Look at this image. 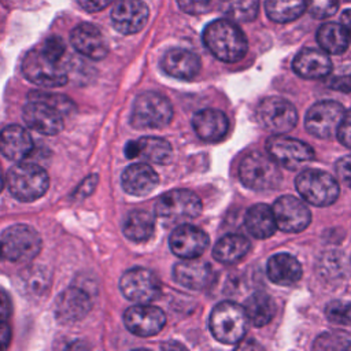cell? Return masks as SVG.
I'll use <instances>...</instances> for the list:
<instances>
[{
  "label": "cell",
  "mask_w": 351,
  "mask_h": 351,
  "mask_svg": "<svg viewBox=\"0 0 351 351\" xmlns=\"http://www.w3.org/2000/svg\"><path fill=\"white\" fill-rule=\"evenodd\" d=\"M203 43L217 59L226 63L243 59L248 47L241 29L229 19H217L208 23L203 32Z\"/></svg>",
  "instance_id": "cell-1"
},
{
  "label": "cell",
  "mask_w": 351,
  "mask_h": 351,
  "mask_svg": "<svg viewBox=\"0 0 351 351\" xmlns=\"http://www.w3.org/2000/svg\"><path fill=\"white\" fill-rule=\"evenodd\" d=\"M23 75L40 86H60L67 82L63 58L47 52L43 47L29 51L22 60Z\"/></svg>",
  "instance_id": "cell-2"
},
{
  "label": "cell",
  "mask_w": 351,
  "mask_h": 351,
  "mask_svg": "<svg viewBox=\"0 0 351 351\" xmlns=\"http://www.w3.org/2000/svg\"><path fill=\"white\" fill-rule=\"evenodd\" d=\"M248 318L241 306L234 302L218 303L210 315L213 336L225 344L239 343L247 330Z\"/></svg>",
  "instance_id": "cell-3"
},
{
  "label": "cell",
  "mask_w": 351,
  "mask_h": 351,
  "mask_svg": "<svg viewBox=\"0 0 351 351\" xmlns=\"http://www.w3.org/2000/svg\"><path fill=\"white\" fill-rule=\"evenodd\" d=\"M173 107L166 96L158 92H144L133 103L130 122L137 129H159L170 123Z\"/></svg>",
  "instance_id": "cell-4"
},
{
  "label": "cell",
  "mask_w": 351,
  "mask_h": 351,
  "mask_svg": "<svg viewBox=\"0 0 351 351\" xmlns=\"http://www.w3.org/2000/svg\"><path fill=\"white\" fill-rule=\"evenodd\" d=\"M5 181L12 196L22 202H33L41 197L49 185L47 171L33 163L15 165L10 169Z\"/></svg>",
  "instance_id": "cell-5"
},
{
  "label": "cell",
  "mask_w": 351,
  "mask_h": 351,
  "mask_svg": "<svg viewBox=\"0 0 351 351\" xmlns=\"http://www.w3.org/2000/svg\"><path fill=\"white\" fill-rule=\"evenodd\" d=\"M239 177L245 186L255 191L274 189L281 182L277 162L262 152H251L244 156L239 166Z\"/></svg>",
  "instance_id": "cell-6"
},
{
  "label": "cell",
  "mask_w": 351,
  "mask_h": 351,
  "mask_svg": "<svg viewBox=\"0 0 351 351\" xmlns=\"http://www.w3.org/2000/svg\"><path fill=\"white\" fill-rule=\"evenodd\" d=\"M202 211V202L188 189H173L163 193L156 204L155 214L169 223H184L196 218Z\"/></svg>",
  "instance_id": "cell-7"
},
{
  "label": "cell",
  "mask_w": 351,
  "mask_h": 351,
  "mask_svg": "<svg viewBox=\"0 0 351 351\" xmlns=\"http://www.w3.org/2000/svg\"><path fill=\"white\" fill-rule=\"evenodd\" d=\"M295 184L300 196L318 207L330 206L339 196V185L336 180L329 173L318 169L303 170L296 177Z\"/></svg>",
  "instance_id": "cell-8"
},
{
  "label": "cell",
  "mask_w": 351,
  "mask_h": 351,
  "mask_svg": "<svg viewBox=\"0 0 351 351\" xmlns=\"http://www.w3.org/2000/svg\"><path fill=\"white\" fill-rule=\"evenodd\" d=\"M4 258L18 263L33 261L41 250V237L29 225L18 223L4 230L1 236Z\"/></svg>",
  "instance_id": "cell-9"
},
{
  "label": "cell",
  "mask_w": 351,
  "mask_h": 351,
  "mask_svg": "<svg viewBox=\"0 0 351 351\" xmlns=\"http://www.w3.org/2000/svg\"><path fill=\"white\" fill-rule=\"evenodd\" d=\"M259 125L274 134H284L292 130L298 122L295 107L282 97H266L256 107Z\"/></svg>",
  "instance_id": "cell-10"
},
{
  "label": "cell",
  "mask_w": 351,
  "mask_h": 351,
  "mask_svg": "<svg viewBox=\"0 0 351 351\" xmlns=\"http://www.w3.org/2000/svg\"><path fill=\"white\" fill-rule=\"evenodd\" d=\"M344 112L343 106L337 101H318L306 114V129L318 138H330L337 133Z\"/></svg>",
  "instance_id": "cell-11"
},
{
  "label": "cell",
  "mask_w": 351,
  "mask_h": 351,
  "mask_svg": "<svg viewBox=\"0 0 351 351\" xmlns=\"http://www.w3.org/2000/svg\"><path fill=\"white\" fill-rule=\"evenodd\" d=\"M266 147L269 155L277 162V165L291 170L299 169L314 158V151L308 144L281 134L270 137Z\"/></svg>",
  "instance_id": "cell-12"
},
{
  "label": "cell",
  "mask_w": 351,
  "mask_h": 351,
  "mask_svg": "<svg viewBox=\"0 0 351 351\" xmlns=\"http://www.w3.org/2000/svg\"><path fill=\"white\" fill-rule=\"evenodd\" d=\"M123 296L136 303H149L159 296L160 285L156 276L144 267H133L125 271L119 281Z\"/></svg>",
  "instance_id": "cell-13"
},
{
  "label": "cell",
  "mask_w": 351,
  "mask_h": 351,
  "mask_svg": "<svg viewBox=\"0 0 351 351\" xmlns=\"http://www.w3.org/2000/svg\"><path fill=\"white\" fill-rule=\"evenodd\" d=\"M277 228L284 232H302L311 221V213L304 202L300 199L285 195L277 199L271 207Z\"/></svg>",
  "instance_id": "cell-14"
},
{
  "label": "cell",
  "mask_w": 351,
  "mask_h": 351,
  "mask_svg": "<svg viewBox=\"0 0 351 351\" xmlns=\"http://www.w3.org/2000/svg\"><path fill=\"white\" fill-rule=\"evenodd\" d=\"M125 326L136 336L148 337L159 333L166 324L165 313L148 303H137L123 314Z\"/></svg>",
  "instance_id": "cell-15"
},
{
  "label": "cell",
  "mask_w": 351,
  "mask_h": 351,
  "mask_svg": "<svg viewBox=\"0 0 351 351\" xmlns=\"http://www.w3.org/2000/svg\"><path fill=\"white\" fill-rule=\"evenodd\" d=\"M22 114L27 126L41 134L53 136L63 129L64 114L47 101L32 99L23 107Z\"/></svg>",
  "instance_id": "cell-16"
},
{
  "label": "cell",
  "mask_w": 351,
  "mask_h": 351,
  "mask_svg": "<svg viewBox=\"0 0 351 351\" xmlns=\"http://www.w3.org/2000/svg\"><path fill=\"white\" fill-rule=\"evenodd\" d=\"M92 302L88 292L80 287H70L60 292L55 302V318L60 324H75L90 310Z\"/></svg>",
  "instance_id": "cell-17"
},
{
  "label": "cell",
  "mask_w": 351,
  "mask_h": 351,
  "mask_svg": "<svg viewBox=\"0 0 351 351\" xmlns=\"http://www.w3.org/2000/svg\"><path fill=\"white\" fill-rule=\"evenodd\" d=\"M171 251L182 259H195L200 256L208 245V236L191 223H180L169 239Z\"/></svg>",
  "instance_id": "cell-18"
},
{
  "label": "cell",
  "mask_w": 351,
  "mask_h": 351,
  "mask_svg": "<svg viewBox=\"0 0 351 351\" xmlns=\"http://www.w3.org/2000/svg\"><path fill=\"white\" fill-rule=\"evenodd\" d=\"M149 10L143 0H119L111 11V22L122 34L140 32L148 21Z\"/></svg>",
  "instance_id": "cell-19"
},
{
  "label": "cell",
  "mask_w": 351,
  "mask_h": 351,
  "mask_svg": "<svg viewBox=\"0 0 351 351\" xmlns=\"http://www.w3.org/2000/svg\"><path fill=\"white\" fill-rule=\"evenodd\" d=\"M70 41L73 47L84 56L100 60L108 52L107 41L103 33L92 23H80L71 32Z\"/></svg>",
  "instance_id": "cell-20"
},
{
  "label": "cell",
  "mask_w": 351,
  "mask_h": 351,
  "mask_svg": "<svg viewBox=\"0 0 351 351\" xmlns=\"http://www.w3.org/2000/svg\"><path fill=\"white\" fill-rule=\"evenodd\" d=\"M128 158H143L151 163L166 165L171 159V145L160 137H141L136 141H129L125 147Z\"/></svg>",
  "instance_id": "cell-21"
},
{
  "label": "cell",
  "mask_w": 351,
  "mask_h": 351,
  "mask_svg": "<svg viewBox=\"0 0 351 351\" xmlns=\"http://www.w3.org/2000/svg\"><path fill=\"white\" fill-rule=\"evenodd\" d=\"M292 67L295 73L303 78L318 80L330 74L332 62L325 51L304 48L295 56Z\"/></svg>",
  "instance_id": "cell-22"
},
{
  "label": "cell",
  "mask_w": 351,
  "mask_h": 351,
  "mask_svg": "<svg viewBox=\"0 0 351 351\" xmlns=\"http://www.w3.org/2000/svg\"><path fill=\"white\" fill-rule=\"evenodd\" d=\"M160 66L166 74L174 78L191 80L200 71V59L188 49L173 48L163 55Z\"/></svg>",
  "instance_id": "cell-23"
},
{
  "label": "cell",
  "mask_w": 351,
  "mask_h": 351,
  "mask_svg": "<svg viewBox=\"0 0 351 351\" xmlns=\"http://www.w3.org/2000/svg\"><path fill=\"white\" fill-rule=\"evenodd\" d=\"M192 126L202 140L217 143L226 136L229 122L222 111L207 108L200 110L193 115Z\"/></svg>",
  "instance_id": "cell-24"
},
{
  "label": "cell",
  "mask_w": 351,
  "mask_h": 351,
  "mask_svg": "<svg viewBox=\"0 0 351 351\" xmlns=\"http://www.w3.org/2000/svg\"><path fill=\"white\" fill-rule=\"evenodd\" d=\"M121 182L128 193L134 196H145L156 188L159 177L149 165L134 163L123 170Z\"/></svg>",
  "instance_id": "cell-25"
},
{
  "label": "cell",
  "mask_w": 351,
  "mask_h": 351,
  "mask_svg": "<svg viewBox=\"0 0 351 351\" xmlns=\"http://www.w3.org/2000/svg\"><path fill=\"white\" fill-rule=\"evenodd\" d=\"M173 274L178 284L189 289L207 288L214 278V270L208 263L193 259H185L177 263L174 266Z\"/></svg>",
  "instance_id": "cell-26"
},
{
  "label": "cell",
  "mask_w": 351,
  "mask_h": 351,
  "mask_svg": "<svg viewBox=\"0 0 351 351\" xmlns=\"http://www.w3.org/2000/svg\"><path fill=\"white\" fill-rule=\"evenodd\" d=\"M33 149V140L26 129L19 125H10L0 132V152L11 160L21 162Z\"/></svg>",
  "instance_id": "cell-27"
},
{
  "label": "cell",
  "mask_w": 351,
  "mask_h": 351,
  "mask_svg": "<svg viewBox=\"0 0 351 351\" xmlns=\"http://www.w3.org/2000/svg\"><path fill=\"white\" fill-rule=\"evenodd\" d=\"M267 276L277 285H292L300 280L302 266L289 254H276L267 262Z\"/></svg>",
  "instance_id": "cell-28"
},
{
  "label": "cell",
  "mask_w": 351,
  "mask_h": 351,
  "mask_svg": "<svg viewBox=\"0 0 351 351\" xmlns=\"http://www.w3.org/2000/svg\"><path fill=\"white\" fill-rule=\"evenodd\" d=\"M245 226L256 239L270 237L277 228L271 207L261 203L248 208L245 214Z\"/></svg>",
  "instance_id": "cell-29"
},
{
  "label": "cell",
  "mask_w": 351,
  "mask_h": 351,
  "mask_svg": "<svg viewBox=\"0 0 351 351\" xmlns=\"http://www.w3.org/2000/svg\"><path fill=\"white\" fill-rule=\"evenodd\" d=\"M248 321L255 326H265L269 324L276 314V303L266 292L252 293L243 306Z\"/></svg>",
  "instance_id": "cell-30"
},
{
  "label": "cell",
  "mask_w": 351,
  "mask_h": 351,
  "mask_svg": "<svg viewBox=\"0 0 351 351\" xmlns=\"http://www.w3.org/2000/svg\"><path fill=\"white\" fill-rule=\"evenodd\" d=\"M250 250V241L241 234H226L221 237L213 250V256L222 263L240 261Z\"/></svg>",
  "instance_id": "cell-31"
},
{
  "label": "cell",
  "mask_w": 351,
  "mask_h": 351,
  "mask_svg": "<svg viewBox=\"0 0 351 351\" xmlns=\"http://www.w3.org/2000/svg\"><path fill=\"white\" fill-rule=\"evenodd\" d=\"M155 218L145 210L130 211L123 222V233L132 241H145L154 234Z\"/></svg>",
  "instance_id": "cell-32"
},
{
  "label": "cell",
  "mask_w": 351,
  "mask_h": 351,
  "mask_svg": "<svg viewBox=\"0 0 351 351\" xmlns=\"http://www.w3.org/2000/svg\"><path fill=\"white\" fill-rule=\"evenodd\" d=\"M317 41L326 53L340 55L347 49L350 40L341 25L328 22L318 29Z\"/></svg>",
  "instance_id": "cell-33"
},
{
  "label": "cell",
  "mask_w": 351,
  "mask_h": 351,
  "mask_svg": "<svg viewBox=\"0 0 351 351\" xmlns=\"http://www.w3.org/2000/svg\"><path fill=\"white\" fill-rule=\"evenodd\" d=\"M304 10V0H266L267 16L277 23L295 21Z\"/></svg>",
  "instance_id": "cell-34"
},
{
  "label": "cell",
  "mask_w": 351,
  "mask_h": 351,
  "mask_svg": "<svg viewBox=\"0 0 351 351\" xmlns=\"http://www.w3.org/2000/svg\"><path fill=\"white\" fill-rule=\"evenodd\" d=\"M219 10L232 22H251L259 10V0H222Z\"/></svg>",
  "instance_id": "cell-35"
},
{
  "label": "cell",
  "mask_w": 351,
  "mask_h": 351,
  "mask_svg": "<svg viewBox=\"0 0 351 351\" xmlns=\"http://www.w3.org/2000/svg\"><path fill=\"white\" fill-rule=\"evenodd\" d=\"M325 314L333 324L348 325L351 324V303L346 300H333L326 306Z\"/></svg>",
  "instance_id": "cell-36"
},
{
  "label": "cell",
  "mask_w": 351,
  "mask_h": 351,
  "mask_svg": "<svg viewBox=\"0 0 351 351\" xmlns=\"http://www.w3.org/2000/svg\"><path fill=\"white\" fill-rule=\"evenodd\" d=\"M350 347L348 336L341 332H330L319 336L314 344L315 350H344Z\"/></svg>",
  "instance_id": "cell-37"
},
{
  "label": "cell",
  "mask_w": 351,
  "mask_h": 351,
  "mask_svg": "<svg viewBox=\"0 0 351 351\" xmlns=\"http://www.w3.org/2000/svg\"><path fill=\"white\" fill-rule=\"evenodd\" d=\"M25 278H23V287L26 289V292L33 293V295H38L44 292V288H48L49 282L45 280V273L44 270H38V269H29L27 271L23 273Z\"/></svg>",
  "instance_id": "cell-38"
},
{
  "label": "cell",
  "mask_w": 351,
  "mask_h": 351,
  "mask_svg": "<svg viewBox=\"0 0 351 351\" xmlns=\"http://www.w3.org/2000/svg\"><path fill=\"white\" fill-rule=\"evenodd\" d=\"M306 10L315 18L322 19L337 11L339 0H304Z\"/></svg>",
  "instance_id": "cell-39"
},
{
  "label": "cell",
  "mask_w": 351,
  "mask_h": 351,
  "mask_svg": "<svg viewBox=\"0 0 351 351\" xmlns=\"http://www.w3.org/2000/svg\"><path fill=\"white\" fill-rule=\"evenodd\" d=\"M32 99H38L43 101H47L49 104H52L53 107H56L59 111H62L63 114L70 112L74 108L73 101L62 95H53V93H44V92H33L30 95Z\"/></svg>",
  "instance_id": "cell-40"
},
{
  "label": "cell",
  "mask_w": 351,
  "mask_h": 351,
  "mask_svg": "<svg viewBox=\"0 0 351 351\" xmlns=\"http://www.w3.org/2000/svg\"><path fill=\"white\" fill-rule=\"evenodd\" d=\"M178 7L191 15L206 14L211 8V0H177Z\"/></svg>",
  "instance_id": "cell-41"
},
{
  "label": "cell",
  "mask_w": 351,
  "mask_h": 351,
  "mask_svg": "<svg viewBox=\"0 0 351 351\" xmlns=\"http://www.w3.org/2000/svg\"><path fill=\"white\" fill-rule=\"evenodd\" d=\"M336 136L343 145L351 148V110L344 112Z\"/></svg>",
  "instance_id": "cell-42"
},
{
  "label": "cell",
  "mask_w": 351,
  "mask_h": 351,
  "mask_svg": "<svg viewBox=\"0 0 351 351\" xmlns=\"http://www.w3.org/2000/svg\"><path fill=\"white\" fill-rule=\"evenodd\" d=\"M328 85L335 90L351 92V70L330 77L328 80Z\"/></svg>",
  "instance_id": "cell-43"
},
{
  "label": "cell",
  "mask_w": 351,
  "mask_h": 351,
  "mask_svg": "<svg viewBox=\"0 0 351 351\" xmlns=\"http://www.w3.org/2000/svg\"><path fill=\"white\" fill-rule=\"evenodd\" d=\"M335 169H336V174L339 176V178H340L347 186L351 188V155H347V156L340 158V159L336 162Z\"/></svg>",
  "instance_id": "cell-44"
},
{
  "label": "cell",
  "mask_w": 351,
  "mask_h": 351,
  "mask_svg": "<svg viewBox=\"0 0 351 351\" xmlns=\"http://www.w3.org/2000/svg\"><path fill=\"white\" fill-rule=\"evenodd\" d=\"M96 184H97V176H96V174H92V176H89V177H86V178L78 185V188L74 191L73 197H74V199H84V197H86L88 195H90V193L93 192Z\"/></svg>",
  "instance_id": "cell-45"
},
{
  "label": "cell",
  "mask_w": 351,
  "mask_h": 351,
  "mask_svg": "<svg viewBox=\"0 0 351 351\" xmlns=\"http://www.w3.org/2000/svg\"><path fill=\"white\" fill-rule=\"evenodd\" d=\"M77 1L82 10L88 11V12H97V11H101L106 7H108L115 0H77Z\"/></svg>",
  "instance_id": "cell-46"
},
{
  "label": "cell",
  "mask_w": 351,
  "mask_h": 351,
  "mask_svg": "<svg viewBox=\"0 0 351 351\" xmlns=\"http://www.w3.org/2000/svg\"><path fill=\"white\" fill-rule=\"evenodd\" d=\"M11 313V302L5 291L0 288V322L7 321Z\"/></svg>",
  "instance_id": "cell-47"
},
{
  "label": "cell",
  "mask_w": 351,
  "mask_h": 351,
  "mask_svg": "<svg viewBox=\"0 0 351 351\" xmlns=\"http://www.w3.org/2000/svg\"><path fill=\"white\" fill-rule=\"evenodd\" d=\"M11 340V330L10 326L4 322H0V350H5Z\"/></svg>",
  "instance_id": "cell-48"
},
{
  "label": "cell",
  "mask_w": 351,
  "mask_h": 351,
  "mask_svg": "<svg viewBox=\"0 0 351 351\" xmlns=\"http://www.w3.org/2000/svg\"><path fill=\"white\" fill-rule=\"evenodd\" d=\"M341 26L346 30L348 40H351V8L346 10L341 15Z\"/></svg>",
  "instance_id": "cell-49"
},
{
  "label": "cell",
  "mask_w": 351,
  "mask_h": 351,
  "mask_svg": "<svg viewBox=\"0 0 351 351\" xmlns=\"http://www.w3.org/2000/svg\"><path fill=\"white\" fill-rule=\"evenodd\" d=\"M4 176H3V170H1V167H0V191H1V188L4 186Z\"/></svg>",
  "instance_id": "cell-50"
},
{
  "label": "cell",
  "mask_w": 351,
  "mask_h": 351,
  "mask_svg": "<svg viewBox=\"0 0 351 351\" xmlns=\"http://www.w3.org/2000/svg\"><path fill=\"white\" fill-rule=\"evenodd\" d=\"M4 258V252H3V244H1V240H0V259Z\"/></svg>",
  "instance_id": "cell-51"
}]
</instances>
